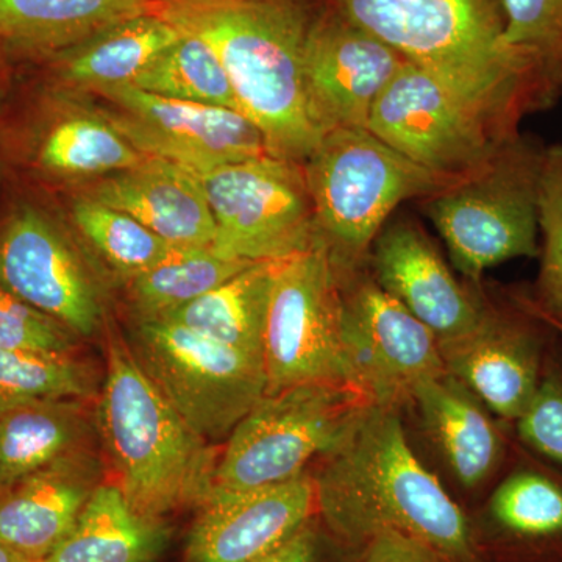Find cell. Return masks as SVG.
Listing matches in <instances>:
<instances>
[{"label":"cell","mask_w":562,"mask_h":562,"mask_svg":"<svg viewBox=\"0 0 562 562\" xmlns=\"http://www.w3.org/2000/svg\"><path fill=\"white\" fill-rule=\"evenodd\" d=\"M87 195L131 214L179 249L213 246L216 224L201 177L177 162L147 157L98 181Z\"/></svg>","instance_id":"44dd1931"},{"label":"cell","mask_w":562,"mask_h":562,"mask_svg":"<svg viewBox=\"0 0 562 562\" xmlns=\"http://www.w3.org/2000/svg\"><path fill=\"white\" fill-rule=\"evenodd\" d=\"M131 87L176 101L239 111L220 58L209 44L190 33H181L169 49L132 81Z\"/></svg>","instance_id":"f1b7e54d"},{"label":"cell","mask_w":562,"mask_h":562,"mask_svg":"<svg viewBox=\"0 0 562 562\" xmlns=\"http://www.w3.org/2000/svg\"><path fill=\"white\" fill-rule=\"evenodd\" d=\"M543 150L539 140L514 133L479 171L422 199L454 268L473 283L502 262L539 257Z\"/></svg>","instance_id":"8992f818"},{"label":"cell","mask_w":562,"mask_h":562,"mask_svg":"<svg viewBox=\"0 0 562 562\" xmlns=\"http://www.w3.org/2000/svg\"><path fill=\"white\" fill-rule=\"evenodd\" d=\"M155 13L220 58L239 111L273 157L303 162L322 139L305 80L312 10L303 0H154Z\"/></svg>","instance_id":"7a4b0ae2"},{"label":"cell","mask_w":562,"mask_h":562,"mask_svg":"<svg viewBox=\"0 0 562 562\" xmlns=\"http://www.w3.org/2000/svg\"><path fill=\"white\" fill-rule=\"evenodd\" d=\"M277 262H251L216 290L160 319L179 322L214 341L265 358L266 322Z\"/></svg>","instance_id":"83f0119b"},{"label":"cell","mask_w":562,"mask_h":562,"mask_svg":"<svg viewBox=\"0 0 562 562\" xmlns=\"http://www.w3.org/2000/svg\"><path fill=\"white\" fill-rule=\"evenodd\" d=\"M95 394L94 369L74 355L0 349V414L32 402L87 401Z\"/></svg>","instance_id":"1f68e13d"},{"label":"cell","mask_w":562,"mask_h":562,"mask_svg":"<svg viewBox=\"0 0 562 562\" xmlns=\"http://www.w3.org/2000/svg\"><path fill=\"white\" fill-rule=\"evenodd\" d=\"M412 402L462 486H483L501 468L505 457L501 428L460 380L447 371L424 380L414 387Z\"/></svg>","instance_id":"7402d4cb"},{"label":"cell","mask_w":562,"mask_h":562,"mask_svg":"<svg viewBox=\"0 0 562 562\" xmlns=\"http://www.w3.org/2000/svg\"><path fill=\"white\" fill-rule=\"evenodd\" d=\"M101 473L85 449L0 491V546L22 562L46 560L72 531Z\"/></svg>","instance_id":"d6986e66"},{"label":"cell","mask_w":562,"mask_h":562,"mask_svg":"<svg viewBox=\"0 0 562 562\" xmlns=\"http://www.w3.org/2000/svg\"><path fill=\"white\" fill-rule=\"evenodd\" d=\"M314 479L317 517L347 550L384 532L424 543L447 562H486L471 516L416 457L397 408L371 405Z\"/></svg>","instance_id":"6da1fadb"},{"label":"cell","mask_w":562,"mask_h":562,"mask_svg":"<svg viewBox=\"0 0 562 562\" xmlns=\"http://www.w3.org/2000/svg\"><path fill=\"white\" fill-rule=\"evenodd\" d=\"M128 346L173 409L209 442L228 438L268 390L265 358L160 317H138Z\"/></svg>","instance_id":"ba28073f"},{"label":"cell","mask_w":562,"mask_h":562,"mask_svg":"<svg viewBox=\"0 0 562 562\" xmlns=\"http://www.w3.org/2000/svg\"><path fill=\"white\" fill-rule=\"evenodd\" d=\"M151 9L154 0H0V44L50 57Z\"/></svg>","instance_id":"d4e9b609"},{"label":"cell","mask_w":562,"mask_h":562,"mask_svg":"<svg viewBox=\"0 0 562 562\" xmlns=\"http://www.w3.org/2000/svg\"><path fill=\"white\" fill-rule=\"evenodd\" d=\"M180 36L160 14L147 11L50 55L52 69L72 90L95 92L131 85Z\"/></svg>","instance_id":"cb8c5ba5"},{"label":"cell","mask_w":562,"mask_h":562,"mask_svg":"<svg viewBox=\"0 0 562 562\" xmlns=\"http://www.w3.org/2000/svg\"><path fill=\"white\" fill-rule=\"evenodd\" d=\"M471 522L486 562H562V476L539 465H519Z\"/></svg>","instance_id":"ffe728a7"},{"label":"cell","mask_w":562,"mask_h":562,"mask_svg":"<svg viewBox=\"0 0 562 562\" xmlns=\"http://www.w3.org/2000/svg\"><path fill=\"white\" fill-rule=\"evenodd\" d=\"M368 128L406 158L464 179L490 160L517 127L439 74L406 61L384 88Z\"/></svg>","instance_id":"9c48e42d"},{"label":"cell","mask_w":562,"mask_h":562,"mask_svg":"<svg viewBox=\"0 0 562 562\" xmlns=\"http://www.w3.org/2000/svg\"><path fill=\"white\" fill-rule=\"evenodd\" d=\"M355 562H447L424 543L397 532H384L362 549Z\"/></svg>","instance_id":"74e56055"},{"label":"cell","mask_w":562,"mask_h":562,"mask_svg":"<svg viewBox=\"0 0 562 562\" xmlns=\"http://www.w3.org/2000/svg\"><path fill=\"white\" fill-rule=\"evenodd\" d=\"M358 557L336 542L316 517L279 549L254 562H355Z\"/></svg>","instance_id":"8d00e7d4"},{"label":"cell","mask_w":562,"mask_h":562,"mask_svg":"<svg viewBox=\"0 0 562 562\" xmlns=\"http://www.w3.org/2000/svg\"><path fill=\"white\" fill-rule=\"evenodd\" d=\"M76 338L60 322L0 286V349L72 355Z\"/></svg>","instance_id":"d590c367"},{"label":"cell","mask_w":562,"mask_h":562,"mask_svg":"<svg viewBox=\"0 0 562 562\" xmlns=\"http://www.w3.org/2000/svg\"><path fill=\"white\" fill-rule=\"evenodd\" d=\"M94 94L113 105L101 113L140 154L177 162L198 176L272 155L260 128L241 111L161 98L131 85Z\"/></svg>","instance_id":"4fadbf2b"},{"label":"cell","mask_w":562,"mask_h":562,"mask_svg":"<svg viewBox=\"0 0 562 562\" xmlns=\"http://www.w3.org/2000/svg\"><path fill=\"white\" fill-rule=\"evenodd\" d=\"M166 543L161 520L136 513L116 483H101L72 531L41 562H154Z\"/></svg>","instance_id":"4316f807"},{"label":"cell","mask_w":562,"mask_h":562,"mask_svg":"<svg viewBox=\"0 0 562 562\" xmlns=\"http://www.w3.org/2000/svg\"><path fill=\"white\" fill-rule=\"evenodd\" d=\"M303 168L317 238L342 269L368 265L373 241L401 203L461 180L422 168L368 127L325 133Z\"/></svg>","instance_id":"5b68a950"},{"label":"cell","mask_w":562,"mask_h":562,"mask_svg":"<svg viewBox=\"0 0 562 562\" xmlns=\"http://www.w3.org/2000/svg\"><path fill=\"white\" fill-rule=\"evenodd\" d=\"M338 272L351 387L372 405L401 409L417 384L446 372L438 336L376 283L368 265Z\"/></svg>","instance_id":"7c38bea8"},{"label":"cell","mask_w":562,"mask_h":562,"mask_svg":"<svg viewBox=\"0 0 562 562\" xmlns=\"http://www.w3.org/2000/svg\"><path fill=\"white\" fill-rule=\"evenodd\" d=\"M369 262L376 283L438 339L465 335L483 317L486 299L462 286L416 222L398 220L384 225L372 244Z\"/></svg>","instance_id":"ac0fdd59"},{"label":"cell","mask_w":562,"mask_h":562,"mask_svg":"<svg viewBox=\"0 0 562 562\" xmlns=\"http://www.w3.org/2000/svg\"><path fill=\"white\" fill-rule=\"evenodd\" d=\"M0 562H22L20 558L14 557L13 553H10L9 550L3 549L2 546H0Z\"/></svg>","instance_id":"ab89813d"},{"label":"cell","mask_w":562,"mask_h":562,"mask_svg":"<svg viewBox=\"0 0 562 562\" xmlns=\"http://www.w3.org/2000/svg\"><path fill=\"white\" fill-rule=\"evenodd\" d=\"M33 128L29 162L41 176L79 180L135 168L147 155L124 138L102 113L58 105Z\"/></svg>","instance_id":"603a6c76"},{"label":"cell","mask_w":562,"mask_h":562,"mask_svg":"<svg viewBox=\"0 0 562 562\" xmlns=\"http://www.w3.org/2000/svg\"><path fill=\"white\" fill-rule=\"evenodd\" d=\"M316 517V487L306 472L262 490L214 492L192 525L187 562L260 560Z\"/></svg>","instance_id":"e0dca14e"},{"label":"cell","mask_w":562,"mask_h":562,"mask_svg":"<svg viewBox=\"0 0 562 562\" xmlns=\"http://www.w3.org/2000/svg\"><path fill=\"white\" fill-rule=\"evenodd\" d=\"M406 60L382 40L325 7L314 14L305 47V80L322 133L368 127L384 88Z\"/></svg>","instance_id":"2e32d148"},{"label":"cell","mask_w":562,"mask_h":562,"mask_svg":"<svg viewBox=\"0 0 562 562\" xmlns=\"http://www.w3.org/2000/svg\"><path fill=\"white\" fill-rule=\"evenodd\" d=\"M87 413L83 401L52 398L0 414V491L87 449Z\"/></svg>","instance_id":"484cf974"},{"label":"cell","mask_w":562,"mask_h":562,"mask_svg":"<svg viewBox=\"0 0 562 562\" xmlns=\"http://www.w3.org/2000/svg\"><path fill=\"white\" fill-rule=\"evenodd\" d=\"M527 303L530 305L532 312L538 314V316L541 317V319L546 322V324L549 325V327L552 328V330L557 333V335L562 339V322L553 319V317L547 316V314L539 312V310L536 308L535 303H532L530 295H527Z\"/></svg>","instance_id":"f35d334b"},{"label":"cell","mask_w":562,"mask_h":562,"mask_svg":"<svg viewBox=\"0 0 562 562\" xmlns=\"http://www.w3.org/2000/svg\"><path fill=\"white\" fill-rule=\"evenodd\" d=\"M251 262L225 260L211 249L181 250L131 279L138 317H166L216 290Z\"/></svg>","instance_id":"f546056e"},{"label":"cell","mask_w":562,"mask_h":562,"mask_svg":"<svg viewBox=\"0 0 562 562\" xmlns=\"http://www.w3.org/2000/svg\"><path fill=\"white\" fill-rule=\"evenodd\" d=\"M505 41L531 63L546 106L562 91V0H502Z\"/></svg>","instance_id":"d6a6232c"},{"label":"cell","mask_w":562,"mask_h":562,"mask_svg":"<svg viewBox=\"0 0 562 562\" xmlns=\"http://www.w3.org/2000/svg\"><path fill=\"white\" fill-rule=\"evenodd\" d=\"M546 325L525 295L514 297L512 308L487 302L473 330L439 339L443 368L492 413L516 422L541 383L547 358L542 335Z\"/></svg>","instance_id":"9a60e30c"},{"label":"cell","mask_w":562,"mask_h":562,"mask_svg":"<svg viewBox=\"0 0 562 562\" xmlns=\"http://www.w3.org/2000/svg\"><path fill=\"white\" fill-rule=\"evenodd\" d=\"M80 235L111 268L128 279L149 271L184 249L155 235L131 214L91 198H77L70 209Z\"/></svg>","instance_id":"4dcf8cb0"},{"label":"cell","mask_w":562,"mask_h":562,"mask_svg":"<svg viewBox=\"0 0 562 562\" xmlns=\"http://www.w3.org/2000/svg\"><path fill=\"white\" fill-rule=\"evenodd\" d=\"M225 260L279 261L317 241L316 216L303 162L254 158L201 173Z\"/></svg>","instance_id":"8fae6325"},{"label":"cell","mask_w":562,"mask_h":562,"mask_svg":"<svg viewBox=\"0 0 562 562\" xmlns=\"http://www.w3.org/2000/svg\"><path fill=\"white\" fill-rule=\"evenodd\" d=\"M539 273L536 308L562 322V144L543 150L539 184Z\"/></svg>","instance_id":"836d02e7"},{"label":"cell","mask_w":562,"mask_h":562,"mask_svg":"<svg viewBox=\"0 0 562 562\" xmlns=\"http://www.w3.org/2000/svg\"><path fill=\"white\" fill-rule=\"evenodd\" d=\"M371 405L347 384H302L265 395L228 436L211 494L262 490L302 475L310 461L346 439Z\"/></svg>","instance_id":"52a82bcc"},{"label":"cell","mask_w":562,"mask_h":562,"mask_svg":"<svg viewBox=\"0 0 562 562\" xmlns=\"http://www.w3.org/2000/svg\"><path fill=\"white\" fill-rule=\"evenodd\" d=\"M265 368L266 395L302 384L351 386L344 355L339 272L319 238L310 249L277 262Z\"/></svg>","instance_id":"30bf717a"},{"label":"cell","mask_w":562,"mask_h":562,"mask_svg":"<svg viewBox=\"0 0 562 562\" xmlns=\"http://www.w3.org/2000/svg\"><path fill=\"white\" fill-rule=\"evenodd\" d=\"M325 7L514 127L546 109L531 63L506 44L502 0H325Z\"/></svg>","instance_id":"3957f363"},{"label":"cell","mask_w":562,"mask_h":562,"mask_svg":"<svg viewBox=\"0 0 562 562\" xmlns=\"http://www.w3.org/2000/svg\"><path fill=\"white\" fill-rule=\"evenodd\" d=\"M0 286L87 338L101 328L94 277L46 210L20 203L0 225Z\"/></svg>","instance_id":"5bb4252c"},{"label":"cell","mask_w":562,"mask_h":562,"mask_svg":"<svg viewBox=\"0 0 562 562\" xmlns=\"http://www.w3.org/2000/svg\"><path fill=\"white\" fill-rule=\"evenodd\" d=\"M514 424L527 449L562 468V361L547 355L538 391Z\"/></svg>","instance_id":"e575fe53"},{"label":"cell","mask_w":562,"mask_h":562,"mask_svg":"<svg viewBox=\"0 0 562 562\" xmlns=\"http://www.w3.org/2000/svg\"><path fill=\"white\" fill-rule=\"evenodd\" d=\"M98 428L116 484L140 516L161 520L201 506L213 490V447L173 409L128 342L109 339Z\"/></svg>","instance_id":"277c9868"}]
</instances>
